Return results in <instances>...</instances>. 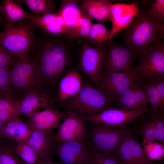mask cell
I'll return each mask as SVG.
<instances>
[{"mask_svg": "<svg viewBox=\"0 0 164 164\" xmlns=\"http://www.w3.org/2000/svg\"><path fill=\"white\" fill-rule=\"evenodd\" d=\"M7 122L0 121V139L2 138V132L3 130L5 125Z\"/></svg>", "mask_w": 164, "mask_h": 164, "instance_id": "obj_42", "label": "cell"}, {"mask_svg": "<svg viewBox=\"0 0 164 164\" xmlns=\"http://www.w3.org/2000/svg\"><path fill=\"white\" fill-rule=\"evenodd\" d=\"M13 147L7 138L0 139V164H23L13 152Z\"/></svg>", "mask_w": 164, "mask_h": 164, "instance_id": "obj_27", "label": "cell"}, {"mask_svg": "<svg viewBox=\"0 0 164 164\" xmlns=\"http://www.w3.org/2000/svg\"><path fill=\"white\" fill-rule=\"evenodd\" d=\"M0 32V45L18 58L29 55L36 37L37 28L28 19L18 21L10 26L4 25Z\"/></svg>", "mask_w": 164, "mask_h": 164, "instance_id": "obj_3", "label": "cell"}, {"mask_svg": "<svg viewBox=\"0 0 164 164\" xmlns=\"http://www.w3.org/2000/svg\"><path fill=\"white\" fill-rule=\"evenodd\" d=\"M106 54V46L93 47L82 40L78 67L97 89Z\"/></svg>", "mask_w": 164, "mask_h": 164, "instance_id": "obj_9", "label": "cell"}, {"mask_svg": "<svg viewBox=\"0 0 164 164\" xmlns=\"http://www.w3.org/2000/svg\"><path fill=\"white\" fill-rule=\"evenodd\" d=\"M150 15L158 22L164 24V0H155L148 9Z\"/></svg>", "mask_w": 164, "mask_h": 164, "instance_id": "obj_37", "label": "cell"}, {"mask_svg": "<svg viewBox=\"0 0 164 164\" xmlns=\"http://www.w3.org/2000/svg\"><path fill=\"white\" fill-rule=\"evenodd\" d=\"M18 59L11 55L0 45V68L10 67Z\"/></svg>", "mask_w": 164, "mask_h": 164, "instance_id": "obj_38", "label": "cell"}, {"mask_svg": "<svg viewBox=\"0 0 164 164\" xmlns=\"http://www.w3.org/2000/svg\"><path fill=\"white\" fill-rule=\"evenodd\" d=\"M152 110L154 128V138L164 145V111Z\"/></svg>", "mask_w": 164, "mask_h": 164, "instance_id": "obj_33", "label": "cell"}, {"mask_svg": "<svg viewBox=\"0 0 164 164\" xmlns=\"http://www.w3.org/2000/svg\"><path fill=\"white\" fill-rule=\"evenodd\" d=\"M138 81L145 90L149 109L164 111V80L148 83Z\"/></svg>", "mask_w": 164, "mask_h": 164, "instance_id": "obj_21", "label": "cell"}, {"mask_svg": "<svg viewBox=\"0 0 164 164\" xmlns=\"http://www.w3.org/2000/svg\"><path fill=\"white\" fill-rule=\"evenodd\" d=\"M55 142L53 135L32 129L25 142L35 151L38 160L52 161Z\"/></svg>", "mask_w": 164, "mask_h": 164, "instance_id": "obj_17", "label": "cell"}, {"mask_svg": "<svg viewBox=\"0 0 164 164\" xmlns=\"http://www.w3.org/2000/svg\"><path fill=\"white\" fill-rule=\"evenodd\" d=\"M29 15L28 19L37 28L40 29L43 26L54 23L67 26L62 17L57 12L46 14L40 16H35L33 14L29 13Z\"/></svg>", "mask_w": 164, "mask_h": 164, "instance_id": "obj_29", "label": "cell"}, {"mask_svg": "<svg viewBox=\"0 0 164 164\" xmlns=\"http://www.w3.org/2000/svg\"><path fill=\"white\" fill-rule=\"evenodd\" d=\"M93 153L94 156V159L91 164H102L97 155L94 153Z\"/></svg>", "mask_w": 164, "mask_h": 164, "instance_id": "obj_41", "label": "cell"}, {"mask_svg": "<svg viewBox=\"0 0 164 164\" xmlns=\"http://www.w3.org/2000/svg\"><path fill=\"white\" fill-rule=\"evenodd\" d=\"M83 85L82 76L76 70L73 69L69 70L59 84V104L75 96Z\"/></svg>", "mask_w": 164, "mask_h": 164, "instance_id": "obj_18", "label": "cell"}, {"mask_svg": "<svg viewBox=\"0 0 164 164\" xmlns=\"http://www.w3.org/2000/svg\"><path fill=\"white\" fill-rule=\"evenodd\" d=\"M58 107L89 117L96 115L107 108H116L110 98L88 80L76 95L59 104Z\"/></svg>", "mask_w": 164, "mask_h": 164, "instance_id": "obj_2", "label": "cell"}, {"mask_svg": "<svg viewBox=\"0 0 164 164\" xmlns=\"http://www.w3.org/2000/svg\"><path fill=\"white\" fill-rule=\"evenodd\" d=\"M80 7L83 15L92 18L96 20L103 22L99 11L97 0H84L80 2Z\"/></svg>", "mask_w": 164, "mask_h": 164, "instance_id": "obj_34", "label": "cell"}, {"mask_svg": "<svg viewBox=\"0 0 164 164\" xmlns=\"http://www.w3.org/2000/svg\"><path fill=\"white\" fill-rule=\"evenodd\" d=\"M111 32V30L107 29L102 24H93L86 37L87 43L93 47H105L110 40Z\"/></svg>", "mask_w": 164, "mask_h": 164, "instance_id": "obj_23", "label": "cell"}, {"mask_svg": "<svg viewBox=\"0 0 164 164\" xmlns=\"http://www.w3.org/2000/svg\"><path fill=\"white\" fill-rule=\"evenodd\" d=\"M43 87L37 86L29 88L21 93L17 99L16 108L19 116H28L40 111V109L47 108L53 104V100Z\"/></svg>", "mask_w": 164, "mask_h": 164, "instance_id": "obj_11", "label": "cell"}, {"mask_svg": "<svg viewBox=\"0 0 164 164\" xmlns=\"http://www.w3.org/2000/svg\"><path fill=\"white\" fill-rule=\"evenodd\" d=\"M36 16L53 13L56 5L52 0H21Z\"/></svg>", "mask_w": 164, "mask_h": 164, "instance_id": "obj_26", "label": "cell"}, {"mask_svg": "<svg viewBox=\"0 0 164 164\" xmlns=\"http://www.w3.org/2000/svg\"><path fill=\"white\" fill-rule=\"evenodd\" d=\"M53 153L65 164H91L94 159L84 143L80 142L55 141Z\"/></svg>", "mask_w": 164, "mask_h": 164, "instance_id": "obj_12", "label": "cell"}, {"mask_svg": "<svg viewBox=\"0 0 164 164\" xmlns=\"http://www.w3.org/2000/svg\"><path fill=\"white\" fill-rule=\"evenodd\" d=\"M142 148L151 160H159L164 155V145L155 140H142Z\"/></svg>", "mask_w": 164, "mask_h": 164, "instance_id": "obj_31", "label": "cell"}, {"mask_svg": "<svg viewBox=\"0 0 164 164\" xmlns=\"http://www.w3.org/2000/svg\"><path fill=\"white\" fill-rule=\"evenodd\" d=\"M114 155L122 164H160L148 157L133 133L123 139Z\"/></svg>", "mask_w": 164, "mask_h": 164, "instance_id": "obj_13", "label": "cell"}, {"mask_svg": "<svg viewBox=\"0 0 164 164\" xmlns=\"http://www.w3.org/2000/svg\"><path fill=\"white\" fill-rule=\"evenodd\" d=\"M91 122L84 143L92 153L114 154L123 139L133 132V129L126 126L114 128Z\"/></svg>", "mask_w": 164, "mask_h": 164, "instance_id": "obj_5", "label": "cell"}, {"mask_svg": "<svg viewBox=\"0 0 164 164\" xmlns=\"http://www.w3.org/2000/svg\"><path fill=\"white\" fill-rule=\"evenodd\" d=\"M164 38V24L157 21L148 9H140L123 32L125 46L137 55L156 40Z\"/></svg>", "mask_w": 164, "mask_h": 164, "instance_id": "obj_1", "label": "cell"}, {"mask_svg": "<svg viewBox=\"0 0 164 164\" xmlns=\"http://www.w3.org/2000/svg\"><path fill=\"white\" fill-rule=\"evenodd\" d=\"M13 151L28 164H36L38 160V156L35 151L25 142L17 143L13 146Z\"/></svg>", "mask_w": 164, "mask_h": 164, "instance_id": "obj_28", "label": "cell"}, {"mask_svg": "<svg viewBox=\"0 0 164 164\" xmlns=\"http://www.w3.org/2000/svg\"><path fill=\"white\" fill-rule=\"evenodd\" d=\"M146 110L130 111L110 107L96 115L89 117L84 116L82 118L84 120L101 125L114 128H122L126 126Z\"/></svg>", "mask_w": 164, "mask_h": 164, "instance_id": "obj_14", "label": "cell"}, {"mask_svg": "<svg viewBox=\"0 0 164 164\" xmlns=\"http://www.w3.org/2000/svg\"><path fill=\"white\" fill-rule=\"evenodd\" d=\"M111 39L108 41L106 46V56L101 71L122 72L134 71L137 55L125 46L114 42Z\"/></svg>", "mask_w": 164, "mask_h": 164, "instance_id": "obj_8", "label": "cell"}, {"mask_svg": "<svg viewBox=\"0 0 164 164\" xmlns=\"http://www.w3.org/2000/svg\"><path fill=\"white\" fill-rule=\"evenodd\" d=\"M92 24L91 18L83 14L72 28V34L70 36L74 38L79 37L86 38L88 36Z\"/></svg>", "mask_w": 164, "mask_h": 164, "instance_id": "obj_32", "label": "cell"}, {"mask_svg": "<svg viewBox=\"0 0 164 164\" xmlns=\"http://www.w3.org/2000/svg\"><path fill=\"white\" fill-rule=\"evenodd\" d=\"M9 78L15 93L32 87H43L38 66L29 56L18 59L10 68Z\"/></svg>", "mask_w": 164, "mask_h": 164, "instance_id": "obj_6", "label": "cell"}, {"mask_svg": "<svg viewBox=\"0 0 164 164\" xmlns=\"http://www.w3.org/2000/svg\"><path fill=\"white\" fill-rule=\"evenodd\" d=\"M135 95L138 111L149 109L148 98L145 90L137 80L135 81Z\"/></svg>", "mask_w": 164, "mask_h": 164, "instance_id": "obj_35", "label": "cell"}, {"mask_svg": "<svg viewBox=\"0 0 164 164\" xmlns=\"http://www.w3.org/2000/svg\"><path fill=\"white\" fill-rule=\"evenodd\" d=\"M137 80L148 83L164 80V43L159 39L137 55Z\"/></svg>", "mask_w": 164, "mask_h": 164, "instance_id": "obj_4", "label": "cell"}, {"mask_svg": "<svg viewBox=\"0 0 164 164\" xmlns=\"http://www.w3.org/2000/svg\"><path fill=\"white\" fill-rule=\"evenodd\" d=\"M6 23L5 19L1 16L0 13V26L2 24H4Z\"/></svg>", "mask_w": 164, "mask_h": 164, "instance_id": "obj_43", "label": "cell"}, {"mask_svg": "<svg viewBox=\"0 0 164 164\" xmlns=\"http://www.w3.org/2000/svg\"><path fill=\"white\" fill-rule=\"evenodd\" d=\"M62 120L63 122L58 131L53 135L55 141L84 143L87 137V131L82 117L75 112L64 110Z\"/></svg>", "mask_w": 164, "mask_h": 164, "instance_id": "obj_10", "label": "cell"}, {"mask_svg": "<svg viewBox=\"0 0 164 164\" xmlns=\"http://www.w3.org/2000/svg\"><path fill=\"white\" fill-rule=\"evenodd\" d=\"M137 80L135 71L113 72L101 71L97 89L115 104Z\"/></svg>", "mask_w": 164, "mask_h": 164, "instance_id": "obj_7", "label": "cell"}, {"mask_svg": "<svg viewBox=\"0 0 164 164\" xmlns=\"http://www.w3.org/2000/svg\"><path fill=\"white\" fill-rule=\"evenodd\" d=\"M138 5V2L131 4L111 3L110 17L112 27L110 39L130 25L140 10Z\"/></svg>", "mask_w": 164, "mask_h": 164, "instance_id": "obj_15", "label": "cell"}, {"mask_svg": "<svg viewBox=\"0 0 164 164\" xmlns=\"http://www.w3.org/2000/svg\"><path fill=\"white\" fill-rule=\"evenodd\" d=\"M16 94L12 93L0 98V121L7 122L18 115Z\"/></svg>", "mask_w": 164, "mask_h": 164, "instance_id": "obj_25", "label": "cell"}, {"mask_svg": "<svg viewBox=\"0 0 164 164\" xmlns=\"http://www.w3.org/2000/svg\"><path fill=\"white\" fill-rule=\"evenodd\" d=\"M139 117L141 120L134 131L142 137V140H154L153 110L149 109Z\"/></svg>", "mask_w": 164, "mask_h": 164, "instance_id": "obj_24", "label": "cell"}, {"mask_svg": "<svg viewBox=\"0 0 164 164\" xmlns=\"http://www.w3.org/2000/svg\"><path fill=\"white\" fill-rule=\"evenodd\" d=\"M77 1H62L60 8L57 12L60 15L66 25L72 31L77 21L83 15Z\"/></svg>", "mask_w": 164, "mask_h": 164, "instance_id": "obj_22", "label": "cell"}, {"mask_svg": "<svg viewBox=\"0 0 164 164\" xmlns=\"http://www.w3.org/2000/svg\"><path fill=\"white\" fill-rule=\"evenodd\" d=\"M102 164H122L114 154L95 152Z\"/></svg>", "mask_w": 164, "mask_h": 164, "instance_id": "obj_39", "label": "cell"}, {"mask_svg": "<svg viewBox=\"0 0 164 164\" xmlns=\"http://www.w3.org/2000/svg\"><path fill=\"white\" fill-rule=\"evenodd\" d=\"M64 114V111H60L50 106L29 116L26 122L32 130L50 133L54 129L59 128Z\"/></svg>", "mask_w": 164, "mask_h": 164, "instance_id": "obj_16", "label": "cell"}, {"mask_svg": "<svg viewBox=\"0 0 164 164\" xmlns=\"http://www.w3.org/2000/svg\"><path fill=\"white\" fill-rule=\"evenodd\" d=\"M135 81L117 102L116 108L130 111H138L135 97Z\"/></svg>", "mask_w": 164, "mask_h": 164, "instance_id": "obj_30", "label": "cell"}, {"mask_svg": "<svg viewBox=\"0 0 164 164\" xmlns=\"http://www.w3.org/2000/svg\"><path fill=\"white\" fill-rule=\"evenodd\" d=\"M32 130L28 124L17 115L6 123L3 130L2 137L17 143L24 142Z\"/></svg>", "mask_w": 164, "mask_h": 164, "instance_id": "obj_19", "label": "cell"}, {"mask_svg": "<svg viewBox=\"0 0 164 164\" xmlns=\"http://www.w3.org/2000/svg\"><path fill=\"white\" fill-rule=\"evenodd\" d=\"M36 164H65L63 162L62 163H54L52 161H46L41 160H38Z\"/></svg>", "mask_w": 164, "mask_h": 164, "instance_id": "obj_40", "label": "cell"}, {"mask_svg": "<svg viewBox=\"0 0 164 164\" xmlns=\"http://www.w3.org/2000/svg\"><path fill=\"white\" fill-rule=\"evenodd\" d=\"M10 68H0V98L10 94L15 93L13 90L9 80Z\"/></svg>", "mask_w": 164, "mask_h": 164, "instance_id": "obj_36", "label": "cell"}, {"mask_svg": "<svg viewBox=\"0 0 164 164\" xmlns=\"http://www.w3.org/2000/svg\"><path fill=\"white\" fill-rule=\"evenodd\" d=\"M20 0H4L0 5V13L5 19V24L10 26L16 22L28 19L29 15L23 8Z\"/></svg>", "mask_w": 164, "mask_h": 164, "instance_id": "obj_20", "label": "cell"}]
</instances>
